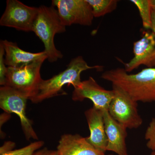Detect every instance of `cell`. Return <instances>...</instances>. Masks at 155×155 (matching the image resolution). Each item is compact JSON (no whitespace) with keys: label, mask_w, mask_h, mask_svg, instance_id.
<instances>
[{"label":"cell","mask_w":155,"mask_h":155,"mask_svg":"<svg viewBox=\"0 0 155 155\" xmlns=\"http://www.w3.org/2000/svg\"><path fill=\"white\" fill-rule=\"evenodd\" d=\"M28 100V97L10 87H0V107L6 113L14 114L18 116L26 140H38V136L34 129L32 121L26 115Z\"/></svg>","instance_id":"obj_5"},{"label":"cell","mask_w":155,"mask_h":155,"mask_svg":"<svg viewBox=\"0 0 155 155\" xmlns=\"http://www.w3.org/2000/svg\"><path fill=\"white\" fill-rule=\"evenodd\" d=\"M133 53L134 57L129 62H122L126 72H131L141 65L155 68V34L143 31L141 38L134 43Z\"/></svg>","instance_id":"obj_10"},{"label":"cell","mask_w":155,"mask_h":155,"mask_svg":"<svg viewBox=\"0 0 155 155\" xmlns=\"http://www.w3.org/2000/svg\"><path fill=\"white\" fill-rule=\"evenodd\" d=\"M113 90H108L100 85L92 77L81 81L74 89L72 98L75 101H83L87 99L93 103V107L101 111L108 110L114 98Z\"/></svg>","instance_id":"obj_9"},{"label":"cell","mask_w":155,"mask_h":155,"mask_svg":"<svg viewBox=\"0 0 155 155\" xmlns=\"http://www.w3.org/2000/svg\"><path fill=\"white\" fill-rule=\"evenodd\" d=\"M38 8L32 31L43 43L48 61L54 63L63 57L62 53L56 48L55 45V35L65 32L66 26L62 23L58 10L55 7L41 5Z\"/></svg>","instance_id":"obj_3"},{"label":"cell","mask_w":155,"mask_h":155,"mask_svg":"<svg viewBox=\"0 0 155 155\" xmlns=\"http://www.w3.org/2000/svg\"><path fill=\"white\" fill-rule=\"evenodd\" d=\"M151 30L155 34V9H152L151 17Z\"/></svg>","instance_id":"obj_22"},{"label":"cell","mask_w":155,"mask_h":155,"mask_svg":"<svg viewBox=\"0 0 155 155\" xmlns=\"http://www.w3.org/2000/svg\"><path fill=\"white\" fill-rule=\"evenodd\" d=\"M5 50V63L8 67L20 68L47 59L44 51L39 53H31L21 49L16 43L7 40H1Z\"/></svg>","instance_id":"obj_14"},{"label":"cell","mask_w":155,"mask_h":155,"mask_svg":"<svg viewBox=\"0 0 155 155\" xmlns=\"http://www.w3.org/2000/svg\"><path fill=\"white\" fill-rule=\"evenodd\" d=\"M90 135L87 140L97 149L105 153L107 145L102 111L93 107L84 112Z\"/></svg>","instance_id":"obj_13"},{"label":"cell","mask_w":155,"mask_h":155,"mask_svg":"<svg viewBox=\"0 0 155 155\" xmlns=\"http://www.w3.org/2000/svg\"><path fill=\"white\" fill-rule=\"evenodd\" d=\"M150 2L152 8L155 9V0H150Z\"/></svg>","instance_id":"obj_23"},{"label":"cell","mask_w":155,"mask_h":155,"mask_svg":"<svg viewBox=\"0 0 155 155\" xmlns=\"http://www.w3.org/2000/svg\"><path fill=\"white\" fill-rule=\"evenodd\" d=\"M138 9L143 26L146 29H151L152 8L150 0H130Z\"/></svg>","instance_id":"obj_16"},{"label":"cell","mask_w":155,"mask_h":155,"mask_svg":"<svg viewBox=\"0 0 155 155\" xmlns=\"http://www.w3.org/2000/svg\"><path fill=\"white\" fill-rule=\"evenodd\" d=\"M101 78L122 89L137 102H155V68L129 74L124 68L119 67L107 70Z\"/></svg>","instance_id":"obj_1"},{"label":"cell","mask_w":155,"mask_h":155,"mask_svg":"<svg viewBox=\"0 0 155 155\" xmlns=\"http://www.w3.org/2000/svg\"><path fill=\"white\" fill-rule=\"evenodd\" d=\"M44 144V142L43 141L35 142L25 147L19 149L13 150L10 152L2 155H33Z\"/></svg>","instance_id":"obj_17"},{"label":"cell","mask_w":155,"mask_h":155,"mask_svg":"<svg viewBox=\"0 0 155 155\" xmlns=\"http://www.w3.org/2000/svg\"><path fill=\"white\" fill-rule=\"evenodd\" d=\"M38 10V8L26 5L17 0H7L0 25L22 31H32Z\"/></svg>","instance_id":"obj_7"},{"label":"cell","mask_w":155,"mask_h":155,"mask_svg":"<svg viewBox=\"0 0 155 155\" xmlns=\"http://www.w3.org/2000/svg\"><path fill=\"white\" fill-rule=\"evenodd\" d=\"M113 155V154H109V155Z\"/></svg>","instance_id":"obj_25"},{"label":"cell","mask_w":155,"mask_h":155,"mask_svg":"<svg viewBox=\"0 0 155 155\" xmlns=\"http://www.w3.org/2000/svg\"><path fill=\"white\" fill-rule=\"evenodd\" d=\"M103 113L107 139L106 151L113 152L118 155H128L126 143L127 128L115 120L108 110Z\"/></svg>","instance_id":"obj_11"},{"label":"cell","mask_w":155,"mask_h":155,"mask_svg":"<svg viewBox=\"0 0 155 155\" xmlns=\"http://www.w3.org/2000/svg\"><path fill=\"white\" fill-rule=\"evenodd\" d=\"M15 146V143L11 142L5 143V144L2 147H1L0 149V155L5 154L6 153L10 152L11 151L13 150V149Z\"/></svg>","instance_id":"obj_20"},{"label":"cell","mask_w":155,"mask_h":155,"mask_svg":"<svg viewBox=\"0 0 155 155\" xmlns=\"http://www.w3.org/2000/svg\"><path fill=\"white\" fill-rule=\"evenodd\" d=\"M58 155H106L80 134H66L61 136L57 147Z\"/></svg>","instance_id":"obj_12"},{"label":"cell","mask_w":155,"mask_h":155,"mask_svg":"<svg viewBox=\"0 0 155 155\" xmlns=\"http://www.w3.org/2000/svg\"><path fill=\"white\" fill-rule=\"evenodd\" d=\"M33 155H58L56 150L48 149L45 147L42 149L39 150Z\"/></svg>","instance_id":"obj_21"},{"label":"cell","mask_w":155,"mask_h":155,"mask_svg":"<svg viewBox=\"0 0 155 155\" xmlns=\"http://www.w3.org/2000/svg\"><path fill=\"white\" fill-rule=\"evenodd\" d=\"M5 50L2 44L0 43V85L5 86L6 84V75L8 67H6L5 63Z\"/></svg>","instance_id":"obj_19"},{"label":"cell","mask_w":155,"mask_h":155,"mask_svg":"<svg viewBox=\"0 0 155 155\" xmlns=\"http://www.w3.org/2000/svg\"><path fill=\"white\" fill-rule=\"evenodd\" d=\"M62 23L65 26L78 24L91 26L94 17L91 6L86 0H53Z\"/></svg>","instance_id":"obj_8"},{"label":"cell","mask_w":155,"mask_h":155,"mask_svg":"<svg viewBox=\"0 0 155 155\" xmlns=\"http://www.w3.org/2000/svg\"><path fill=\"white\" fill-rule=\"evenodd\" d=\"M103 66H90L82 56L72 59L67 68L57 75L47 80L42 79L39 85L36 94L30 100L31 102L38 104L43 101L60 95L65 94L63 90L64 85H72L74 88L79 86L81 82V75L88 69L102 70Z\"/></svg>","instance_id":"obj_2"},{"label":"cell","mask_w":155,"mask_h":155,"mask_svg":"<svg viewBox=\"0 0 155 155\" xmlns=\"http://www.w3.org/2000/svg\"><path fill=\"white\" fill-rule=\"evenodd\" d=\"M150 155H155V151H152Z\"/></svg>","instance_id":"obj_24"},{"label":"cell","mask_w":155,"mask_h":155,"mask_svg":"<svg viewBox=\"0 0 155 155\" xmlns=\"http://www.w3.org/2000/svg\"><path fill=\"white\" fill-rule=\"evenodd\" d=\"M146 146L152 151H155V118H152L145 134Z\"/></svg>","instance_id":"obj_18"},{"label":"cell","mask_w":155,"mask_h":155,"mask_svg":"<svg viewBox=\"0 0 155 155\" xmlns=\"http://www.w3.org/2000/svg\"><path fill=\"white\" fill-rule=\"evenodd\" d=\"M114 98L108 112L116 121L127 129H136L141 126L143 119L139 114L138 102L118 87L112 85Z\"/></svg>","instance_id":"obj_6"},{"label":"cell","mask_w":155,"mask_h":155,"mask_svg":"<svg viewBox=\"0 0 155 155\" xmlns=\"http://www.w3.org/2000/svg\"><path fill=\"white\" fill-rule=\"evenodd\" d=\"M45 61L41 60L20 68L8 67L5 86L23 94L30 100L36 94L42 80L40 70Z\"/></svg>","instance_id":"obj_4"},{"label":"cell","mask_w":155,"mask_h":155,"mask_svg":"<svg viewBox=\"0 0 155 155\" xmlns=\"http://www.w3.org/2000/svg\"><path fill=\"white\" fill-rule=\"evenodd\" d=\"M91 6L94 17H103L115 11L119 1L117 0H86Z\"/></svg>","instance_id":"obj_15"}]
</instances>
